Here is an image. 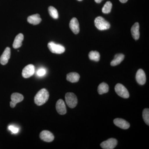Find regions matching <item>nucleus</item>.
Here are the masks:
<instances>
[{
  "label": "nucleus",
  "mask_w": 149,
  "mask_h": 149,
  "mask_svg": "<svg viewBox=\"0 0 149 149\" xmlns=\"http://www.w3.org/2000/svg\"><path fill=\"white\" fill-rule=\"evenodd\" d=\"M112 4L110 1L107 2L102 9V11L104 14H108L111 12Z\"/></svg>",
  "instance_id": "nucleus-23"
},
{
  "label": "nucleus",
  "mask_w": 149,
  "mask_h": 149,
  "mask_svg": "<svg viewBox=\"0 0 149 149\" xmlns=\"http://www.w3.org/2000/svg\"><path fill=\"white\" fill-rule=\"evenodd\" d=\"M46 73L45 69H44V68H40L37 70V74L38 76L41 77V76H44V75H45Z\"/></svg>",
  "instance_id": "nucleus-25"
},
{
  "label": "nucleus",
  "mask_w": 149,
  "mask_h": 149,
  "mask_svg": "<svg viewBox=\"0 0 149 149\" xmlns=\"http://www.w3.org/2000/svg\"><path fill=\"white\" fill-rule=\"evenodd\" d=\"M42 21V19L39 14L33 15L31 16L28 17L27 18V21L30 24L33 25H37L39 24Z\"/></svg>",
  "instance_id": "nucleus-16"
},
{
  "label": "nucleus",
  "mask_w": 149,
  "mask_h": 149,
  "mask_svg": "<svg viewBox=\"0 0 149 149\" xmlns=\"http://www.w3.org/2000/svg\"><path fill=\"white\" fill-rule=\"evenodd\" d=\"M9 130H10L13 133H18L19 129L16 127H14L13 125H10L8 127Z\"/></svg>",
  "instance_id": "nucleus-26"
},
{
  "label": "nucleus",
  "mask_w": 149,
  "mask_h": 149,
  "mask_svg": "<svg viewBox=\"0 0 149 149\" xmlns=\"http://www.w3.org/2000/svg\"><path fill=\"white\" fill-rule=\"evenodd\" d=\"M49 92L45 88L42 89L38 92L35 97V103L38 106L42 105L47 101L49 98Z\"/></svg>",
  "instance_id": "nucleus-1"
},
{
  "label": "nucleus",
  "mask_w": 149,
  "mask_h": 149,
  "mask_svg": "<svg viewBox=\"0 0 149 149\" xmlns=\"http://www.w3.org/2000/svg\"><path fill=\"white\" fill-rule=\"evenodd\" d=\"M49 13L50 15L54 19L58 18V11L53 6H49L48 8Z\"/></svg>",
  "instance_id": "nucleus-22"
},
{
  "label": "nucleus",
  "mask_w": 149,
  "mask_h": 149,
  "mask_svg": "<svg viewBox=\"0 0 149 149\" xmlns=\"http://www.w3.org/2000/svg\"><path fill=\"white\" fill-rule=\"evenodd\" d=\"M65 100L67 104L70 108H74L77 105V97L74 93H66L65 95Z\"/></svg>",
  "instance_id": "nucleus-3"
},
{
  "label": "nucleus",
  "mask_w": 149,
  "mask_h": 149,
  "mask_svg": "<svg viewBox=\"0 0 149 149\" xmlns=\"http://www.w3.org/2000/svg\"><path fill=\"white\" fill-rule=\"evenodd\" d=\"M80 76L77 72H70L67 75L66 79L71 83H76L79 81Z\"/></svg>",
  "instance_id": "nucleus-18"
},
{
  "label": "nucleus",
  "mask_w": 149,
  "mask_h": 149,
  "mask_svg": "<svg viewBox=\"0 0 149 149\" xmlns=\"http://www.w3.org/2000/svg\"><path fill=\"white\" fill-rule=\"evenodd\" d=\"M35 72V68L32 64H29L23 68L22 75L25 78H29L34 74Z\"/></svg>",
  "instance_id": "nucleus-7"
},
{
  "label": "nucleus",
  "mask_w": 149,
  "mask_h": 149,
  "mask_svg": "<svg viewBox=\"0 0 149 149\" xmlns=\"http://www.w3.org/2000/svg\"><path fill=\"white\" fill-rule=\"evenodd\" d=\"M95 1L96 2V3H100L102 1H103V0H95Z\"/></svg>",
  "instance_id": "nucleus-28"
},
{
  "label": "nucleus",
  "mask_w": 149,
  "mask_h": 149,
  "mask_svg": "<svg viewBox=\"0 0 149 149\" xmlns=\"http://www.w3.org/2000/svg\"><path fill=\"white\" fill-rule=\"evenodd\" d=\"M136 80L137 83L141 85H143L146 83V77L143 70L139 69L136 74Z\"/></svg>",
  "instance_id": "nucleus-11"
},
{
  "label": "nucleus",
  "mask_w": 149,
  "mask_h": 149,
  "mask_svg": "<svg viewBox=\"0 0 149 149\" xmlns=\"http://www.w3.org/2000/svg\"><path fill=\"white\" fill-rule=\"evenodd\" d=\"M78 1H83V0H77Z\"/></svg>",
  "instance_id": "nucleus-29"
},
{
  "label": "nucleus",
  "mask_w": 149,
  "mask_h": 149,
  "mask_svg": "<svg viewBox=\"0 0 149 149\" xmlns=\"http://www.w3.org/2000/svg\"><path fill=\"white\" fill-rule=\"evenodd\" d=\"M40 138L42 141L46 142H52L54 139L53 134L48 130L42 131L40 134Z\"/></svg>",
  "instance_id": "nucleus-9"
},
{
  "label": "nucleus",
  "mask_w": 149,
  "mask_h": 149,
  "mask_svg": "<svg viewBox=\"0 0 149 149\" xmlns=\"http://www.w3.org/2000/svg\"><path fill=\"white\" fill-rule=\"evenodd\" d=\"M95 25L100 30H105L109 29L110 24L102 17H96L95 20Z\"/></svg>",
  "instance_id": "nucleus-2"
},
{
  "label": "nucleus",
  "mask_w": 149,
  "mask_h": 149,
  "mask_svg": "<svg viewBox=\"0 0 149 149\" xmlns=\"http://www.w3.org/2000/svg\"><path fill=\"white\" fill-rule=\"evenodd\" d=\"M120 2L122 3H126L128 0H119Z\"/></svg>",
  "instance_id": "nucleus-27"
},
{
  "label": "nucleus",
  "mask_w": 149,
  "mask_h": 149,
  "mask_svg": "<svg viewBox=\"0 0 149 149\" xmlns=\"http://www.w3.org/2000/svg\"><path fill=\"white\" fill-rule=\"evenodd\" d=\"M56 109L59 114L64 115L66 113V106L64 102L61 99H60L56 104Z\"/></svg>",
  "instance_id": "nucleus-12"
},
{
  "label": "nucleus",
  "mask_w": 149,
  "mask_h": 149,
  "mask_svg": "<svg viewBox=\"0 0 149 149\" xmlns=\"http://www.w3.org/2000/svg\"><path fill=\"white\" fill-rule=\"evenodd\" d=\"M109 89V87L107 83H102L99 85L97 89L98 92L100 95H102L104 93H108Z\"/></svg>",
  "instance_id": "nucleus-20"
},
{
  "label": "nucleus",
  "mask_w": 149,
  "mask_h": 149,
  "mask_svg": "<svg viewBox=\"0 0 149 149\" xmlns=\"http://www.w3.org/2000/svg\"><path fill=\"white\" fill-rule=\"evenodd\" d=\"M89 57L91 60L97 62L100 61V56L98 52L97 51H91L89 54Z\"/></svg>",
  "instance_id": "nucleus-21"
},
{
  "label": "nucleus",
  "mask_w": 149,
  "mask_h": 149,
  "mask_svg": "<svg viewBox=\"0 0 149 149\" xmlns=\"http://www.w3.org/2000/svg\"><path fill=\"white\" fill-rule=\"evenodd\" d=\"M48 47L50 52L54 54H61L65 51V48L63 46L56 44L54 42L48 43Z\"/></svg>",
  "instance_id": "nucleus-4"
},
{
  "label": "nucleus",
  "mask_w": 149,
  "mask_h": 149,
  "mask_svg": "<svg viewBox=\"0 0 149 149\" xmlns=\"http://www.w3.org/2000/svg\"><path fill=\"white\" fill-rule=\"evenodd\" d=\"M24 97L21 94L18 93H14L11 96V101L10 102L11 107L14 108L16 104L23 100Z\"/></svg>",
  "instance_id": "nucleus-8"
},
{
  "label": "nucleus",
  "mask_w": 149,
  "mask_h": 149,
  "mask_svg": "<svg viewBox=\"0 0 149 149\" xmlns=\"http://www.w3.org/2000/svg\"><path fill=\"white\" fill-rule=\"evenodd\" d=\"M70 28L74 34H77L80 31L79 23L77 19L73 17L70 20L69 24Z\"/></svg>",
  "instance_id": "nucleus-14"
},
{
  "label": "nucleus",
  "mask_w": 149,
  "mask_h": 149,
  "mask_svg": "<svg viewBox=\"0 0 149 149\" xmlns=\"http://www.w3.org/2000/svg\"><path fill=\"white\" fill-rule=\"evenodd\" d=\"M115 125L123 129H127L130 127L129 123L122 118H116L113 120Z\"/></svg>",
  "instance_id": "nucleus-13"
},
{
  "label": "nucleus",
  "mask_w": 149,
  "mask_h": 149,
  "mask_svg": "<svg viewBox=\"0 0 149 149\" xmlns=\"http://www.w3.org/2000/svg\"><path fill=\"white\" fill-rule=\"evenodd\" d=\"M24 40V36L22 33H19L18 35H17L14 41L13 47L14 49H17L21 47L22 45V42Z\"/></svg>",
  "instance_id": "nucleus-17"
},
{
  "label": "nucleus",
  "mask_w": 149,
  "mask_h": 149,
  "mask_svg": "<svg viewBox=\"0 0 149 149\" xmlns=\"http://www.w3.org/2000/svg\"><path fill=\"white\" fill-rule=\"evenodd\" d=\"M10 57V49L8 47L6 48L2 55L0 57V63L3 65H5L8 63Z\"/></svg>",
  "instance_id": "nucleus-10"
},
{
  "label": "nucleus",
  "mask_w": 149,
  "mask_h": 149,
  "mask_svg": "<svg viewBox=\"0 0 149 149\" xmlns=\"http://www.w3.org/2000/svg\"><path fill=\"white\" fill-rule=\"evenodd\" d=\"M143 117L145 122L148 125H149V109H145L143 112Z\"/></svg>",
  "instance_id": "nucleus-24"
},
{
  "label": "nucleus",
  "mask_w": 149,
  "mask_h": 149,
  "mask_svg": "<svg viewBox=\"0 0 149 149\" xmlns=\"http://www.w3.org/2000/svg\"><path fill=\"white\" fill-rule=\"evenodd\" d=\"M139 28H140V25L138 22L135 23L131 27V34L133 39H135V40H139L140 37Z\"/></svg>",
  "instance_id": "nucleus-15"
},
{
  "label": "nucleus",
  "mask_w": 149,
  "mask_h": 149,
  "mask_svg": "<svg viewBox=\"0 0 149 149\" xmlns=\"http://www.w3.org/2000/svg\"><path fill=\"white\" fill-rule=\"evenodd\" d=\"M124 55L123 54H117L114 56V58L111 62V65L114 66L118 65L120 63L124 58Z\"/></svg>",
  "instance_id": "nucleus-19"
},
{
  "label": "nucleus",
  "mask_w": 149,
  "mask_h": 149,
  "mask_svg": "<svg viewBox=\"0 0 149 149\" xmlns=\"http://www.w3.org/2000/svg\"><path fill=\"white\" fill-rule=\"evenodd\" d=\"M115 90L118 95L123 98H129V93L127 89L122 84L118 83L115 87Z\"/></svg>",
  "instance_id": "nucleus-5"
},
{
  "label": "nucleus",
  "mask_w": 149,
  "mask_h": 149,
  "mask_svg": "<svg viewBox=\"0 0 149 149\" xmlns=\"http://www.w3.org/2000/svg\"><path fill=\"white\" fill-rule=\"evenodd\" d=\"M117 143L116 139L111 138L101 143L100 146L103 149H113L117 146Z\"/></svg>",
  "instance_id": "nucleus-6"
}]
</instances>
